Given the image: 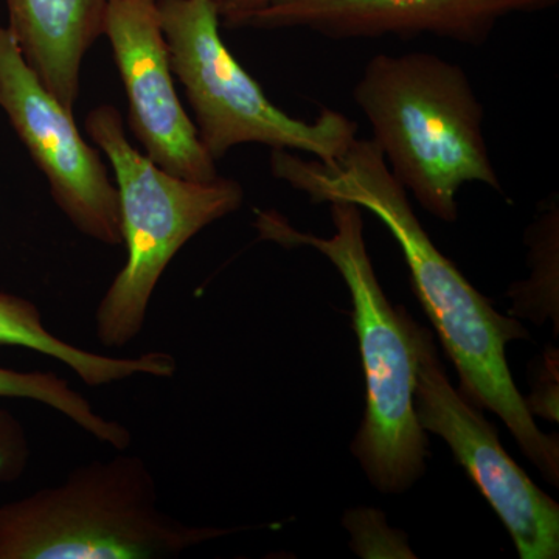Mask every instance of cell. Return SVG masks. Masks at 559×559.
I'll list each match as a JSON object with an SVG mask.
<instances>
[{
  "label": "cell",
  "instance_id": "cell-3",
  "mask_svg": "<svg viewBox=\"0 0 559 559\" xmlns=\"http://www.w3.org/2000/svg\"><path fill=\"white\" fill-rule=\"evenodd\" d=\"M334 234H304L277 212H257L263 240L285 248H312L344 278L353 304V326L366 377V415L353 440V455L374 488L407 491L426 469L429 443L415 412V367L403 322L382 290L364 238L362 212L352 202L330 204Z\"/></svg>",
  "mask_w": 559,
  "mask_h": 559
},
{
  "label": "cell",
  "instance_id": "cell-11",
  "mask_svg": "<svg viewBox=\"0 0 559 559\" xmlns=\"http://www.w3.org/2000/svg\"><path fill=\"white\" fill-rule=\"evenodd\" d=\"M22 57L57 100L72 110L87 50L103 36L108 0H5Z\"/></svg>",
  "mask_w": 559,
  "mask_h": 559
},
{
  "label": "cell",
  "instance_id": "cell-7",
  "mask_svg": "<svg viewBox=\"0 0 559 559\" xmlns=\"http://www.w3.org/2000/svg\"><path fill=\"white\" fill-rule=\"evenodd\" d=\"M414 358L415 412L421 428L447 441L459 465L509 530L522 559L559 557V506L507 454L480 407L451 384L432 333L403 308Z\"/></svg>",
  "mask_w": 559,
  "mask_h": 559
},
{
  "label": "cell",
  "instance_id": "cell-5",
  "mask_svg": "<svg viewBox=\"0 0 559 559\" xmlns=\"http://www.w3.org/2000/svg\"><path fill=\"white\" fill-rule=\"evenodd\" d=\"M86 131L116 175L127 261L95 312L98 341L123 348L142 333L151 299L168 264L198 234L245 201L234 179L190 180L162 170L128 140L120 110L97 106Z\"/></svg>",
  "mask_w": 559,
  "mask_h": 559
},
{
  "label": "cell",
  "instance_id": "cell-6",
  "mask_svg": "<svg viewBox=\"0 0 559 559\" xmlns=\"http://www.w3.org/2000/svg\"><path fill=\"white\" fill-rule=\"evenodd\" d=\"M157 9L173 73L186 90L202 145L216 162L235 146L260 143L331 164L358 139V123L337 110L323 109L305 121L277 108L221 38L213 0H157Z\"/></svg>",
  "mask_w": 559,
  "mask_h": 559
},
{
  "label": "cell",
  "instance_id": "cell-2",
  "mask_svg": "<svg viewBox=\"0 0 559 559\" xmlns=\"http://www.w3.org/2000/svg\"><path fill=\"white\" fill-rule=\"evenodd\" d=\"M390 171L426 212L459 218L465 183L502 193L485 110L465 70L428 51L371 58L353 90Z\"/></svg>",
  "mask_w": 559,
  "mask_h": 559
},
{
  "label": "cell",
  "instance_id": "cell-1",
  "mask_svg": "<svg viewBox=\"0 0 559 559\" xmlns=\"http://www.w3.org/2000/svg\"><path fill=\"white\" fill-rule=\"evenodd\" d=\"M270 164L275 178L307 194L314 204L352 202L385 224L403 250L423 310L457 367L460 392L480 409L495 412L524 454L557 487L558 437L544 433L536 425L507 362V345L527 340V331L496 311L437 249L377 143L356 139L347 153L331 164L274 150Z\"/></svg>",
  "mask_w": 559,
  "mask_h": 559
},
{
  "label": "cell",
  "instance_id": "cell-8",
  "mask_svg": "<svg viewBox=\"0 0 559 559\" xmlns=\"http://www.w3.org/2000/svg\"><path fill=\"white\" fill-rule=\"evenodd\" d=\"M0 108L73 227L103 245H121L119 193L102 154L80 134L72 110L44 87L2 25Z\"/></svg>",
  "mask_w": 559,
  "mask_h": 559
},
{
  "label": "cell",
  "instance_id": "cell-13",
  "mask_svg": "<svg viewBox=\"0 0 559 559\" xmlns=\"http://www.w3.org/2000/svg\"><path fill=\"white\" fill-rule=\"evenodd\" d=\"M0 399L31 400L57 411L84 432L116 451H127L132 433L127 426L103 417L94 406L53 371H21L0 367Z\"/></svg>",
  "mask_w": 559,
  "mask_h": 559
},
{
  "label": "cell",
  "instance_id": "cell-15",
  "mask_svg": "<svg viewBox=\"0 0 559 559\" xmlns=\"http://www.w3.org/2000/svg\"><path fill=\"white\" fill-rule=\"evenodd\" d=\"M272 2L275 0H213L221 22L230 28L237 27L238 22L245 20L249 14L271 5Z\"/></svg>",
  "mask_w": 559,
  "mask_h": 559
},
{
  "label": "cell",
  "instance_id": "cell-12",
  "mask_svg": "<svg viewBox=\"0 0 559 559\" xmlns=\"http://www.w3.org/2000/svg\"><path fill=\"white\" fill-rule=\"evenodd\" d=\"M0 345L32 349L68 366L91 388L116 384L134 377L170 380L178 373V360L170 353L148 352L132 358H114L87 352L55 336L44 325L43 314L33 301L0 293Z\"/></svg>",
  "mask_w": 559,
  "mask_h": 559
},
{
  "label": "cell",
  "instance_id": "cell-14",
  "mask_svg": "<svg viewBox=\"0 0 559 559\" xmlns=\"http://www.w3.org/2000/svg\"><path fill=\"white\" fill-rule=\"evenodd\" d=\"M31 459L27 429L13 412L0 407V485L21 480L27 473Z\"/></svg>",
  "mask_w": 559,
  "mask_h": 559
},
{
  "label": "cell",
  "instance_id": "cell-4",
  "mask_svg": "<svg viewBox=\"0 0 559 559\" xmlns=\"http://www.w3.org/2000/svg\"><path fill=\"white\" fill-rule=\"evenodd\" d=\"M234 532L162 510L148 463L127 451L0 503V559H168Z\"/></svg>",
  "mask_w": 559,
  "mask_h": 559
},
{
  "label": "cell",
  "instance_id": "cell-10",
  "mask_svg": "<svg viewBox=\"0 0 559 559\" xmlns=\"http://www.w3.org/2000/svg\"><path fill=\"white\" fill-rule=\"evenodd\" d=\"M559 0H275L235 28H301L330 39L433 35L480 46L503 17L554 9Z\"/></svg>",
  "mask_w": 559,
  "mask_h": 559
},
{
  "label": "cell",
  "instance_id": "cell-9",
  "mask_svg": "<svg viewBox=\"0 0 559 559\" xmlns=\"http://www.w3.org/2000/svg\"><path fill=\"white\" fill-rule=\"evenodd\" d=\"M109 39L128 98V121L146 156L178 178H218L216 160L178 97L157 0H108Z\"/></svg>",
  "mask_w": 559,
  "mask_h": 559
}]
</instances>
